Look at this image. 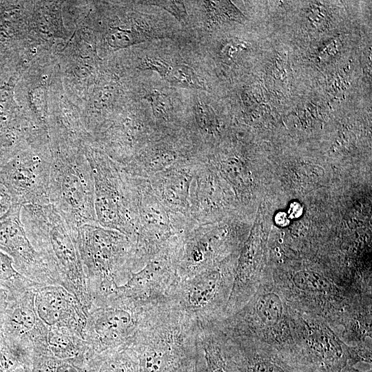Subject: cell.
<instances>
[{"mask_svg": "<svg viewBox=\"0 0 372 372\" xmlns=\"http://www.w3.org/2000/svg\"><path fill=\"white\" fill-rule=\"evenodd\" d=\"M198 340L203 355L206 371L229 372L218 329L214 325L199 328Z\"/></svg>", "mask_w": 372, "mask_h": 372, "instance_id": "obj_23", "label": "cell"}, {"mask_svg": "<svg viewBox=\"0 0 372 372\" xmlns=\"http://www.w3.org/2000/svg\"><path fill=\"white\" fill-rule=\"evenodd\" d=\"M88 353L87 342L76 333L67 328H49L46 353L43 354L59 359L87 362Z\"/></svg>", "mask_w": 372, "mask_h": 372, "instance_id": "obj_21", "label": "cell"}, {"mask_svg": "<svg viewBox=\"0 0 372 372\" xmlns=\"http://www.w3.org/2000/svg\"><path fill=\"white\" fill-rule=\"evenodd\" d=\"M156 305L142 304L117 294L92 308L84 332L89 349L87 360L105 351L130 347Z\"/></svg>", "mask_w": 372, "mask_h": 372, "instance_id": "obj_9", "label": "cell"}, {"mask_svg": "<svg viewBox=\"0 0 372 372\" xmlns=\"http://www.w3.org/2000/svg\"><path fill=\"white\" fill-rule=\"evenodd\" d=\"M21 218L31 242L62 287L89 312L92 301L74 232L51 204L23 205Z\"/></svg>", "mask_w": 372, "mask_h": 372, "instance_id": "obj_4", "label": "cell"}, {"mask_svg": "<svg viewBox=\"0 0 372 372\" xmlns=\"http://www.w3.org/2000/svg\"><path fill=\"white\" fill-rule=\"evenodd\" d=\"M193 320L166 302L154 307L130 346L138 372H185L202 355Z\"/></svg>", "mask_w": 372, "mask_h": 372, "instance_id": "obj_1", "label": "cell"}, {"mask_svg": "<svg viewBox=\"0 0 372 372\" xmlns=\"http://www.w3.org/2000/svg\"><path fill=\"white\" fill-rule=\"evenodd\" d=\"M14 205L10 196L4 186L0 183V217Z\"/></svg>", "mask_w": 372, "mask_h": 372, "instance_id": "obj_32", "label": "cell"}, {"mask_svg": "<svg viewBox=\"0 0 372 372\" xmlns=\"http://www.w3.org/2000/svg\"><path fill=\"white\" fill-rule=\"evenodd\" d=\"M130 176L136 192L138 215L135 272L162 251L180 243L196 225L191 218L165 207L153 192L148 179Z\"/></svg>", "mask_w": 372, "mask_h": 372, "instance_id": "obj_8", "label": "cell"}, {"mask_svg": "<svg viewBox=\"0 0 372 372\" xmlns=\"http://www.w3.org/2000/svg\"><path fill=\"white\" fill-rule=\"evenodd\" d=\"M0 284L8 290V293L41 286L21 275L14 269L11 258L1 251Z\"/></svg>", "mask_w": 372, "mask_h": 372, "instance_id": "obj_26", "label": "cell"}, {"mask_svg": "<svg viewBox=\"0 0 372 372\" xmlns=\"http://www.w3.org/2000/svg\"><path fill=\"white\" fill-rule=\"evenodd\" d=\"M168 81L175 84L195 89H204V83L194 70L186 65L172 66L167 77Z\"/></svg>", "mask_w": 372, "mask_h": 372, "instance_id": "obj_27", "label": "cell"}, {"mask_svg": "<svg viewBox=\"0 0 372 372\" xmlns=\"http://www.w3.org/2000/svg\"><path fill=\"white\" fill-rule=\"evenodd\" d=\"M236 257L229 256L198 273L178 278L167 303L196 323L199 328L215 324L225 317L236 271Z\"/></svg>", "mask_w": 372, "mask_h": 372, "instance_id": "obj_7", "label": "cell"}, {"mask_svg": "<svg viewBox=\"0 0 372 372\" xmlns=\"http://www.w3.org/2000/svg\"><path fill=\"white\" fill-rule=\"evenodd\" d=\"M8 291L0 284V332L3 313L8 303Z\"/></svg>", "mask_w": 372, "mask_h": 372, "instance_id": "obj_33", "label": "cell"}, {"mask_svg": "<svg viewBox=\"0 0 372 372\" xmlns=\"http://www.w3.org/2000/svg\"><path fill=\"white\" fill-rule=\"evenodd\" d=\"M38 287L8 293L0 333L32 353H45L49 328L36 311L34 297Z\"/></svg>", "mask_w": 372, "mask_h": 372, "instance_id": "obj_16", "label": "cell"}, {"mask_svg": "<svg viewBox=\"0 0 372 372\" xmlns=\"http://www.w3.org/2000/svg\"><path fill=\"white\" fill-rule=\"evenodd\" d=\"M214 325L228 335L258 340L294 354L291 307L271 278H264L241 309Z\"/></svg>", "mask_w": 372, "mask_h": 372, "instance_id": "obj_6", "label": "cell"}, {"mask_svg": "<svg viewBox=\"0 0 372 372\" xmlns=\"http://www.w3.org/2000/svg\"><path fill=\"white\" fill-rule=\"evenodd\" d=\"M181 243L167 248L149 260L118 286L117 294L145 304H158L167 301L177 282V258Z\"/></svg>", "mask_w": 372, "mask_h": 372, "instance_id": "obj_14", "label": "cell"}, {"mask_svg": "<svg viewBox=\"0 0 372 372\" xmlns=\"http://www.w3.org/2000/svg\"><path fill=\"white\" fill-rule=\"evenodd\" d=\"M291 314L295 354L303 364L313 372H340L351 365L352 347L324 321L291 307Z\"/></svg>", "mask_w": 372, "mask_h": 372, "instance_id": "obj_11", "label": "cell"}, {"mask_svg": "<svg viewBox=\"0 0 372 372\" xmlns=\"http://www.w3.org/2000/svg\"><path fill=\"white\" fill-rule=\"evenodd\" d=\"M87 372H138V361L130 347L98 353L85 362Z\"/></svg>", "mask_w": 372, "mask_h": 372, "instance_id": "obj_22", "label": "cell"}, {"mask_svg": "<svg viewBox=\"0 0 372 372\" xmlns=\"http://www.w3.org/2000/svg\"><path fill=\"white\" fill-rule=\"evenodd\" d=\"M21 205H12L0 217V251L11 258L14 269L23 276L41 285L62 286L31 242L21 218Z\"/></svg>", "mask_w": 372, "mask_h": 372, "instance_id": "obj_13", "label": "cell"}, {"mask_svg": "<svg viewBox=\"0 0 372 372\" xmlns=\"http://www.w3.org/2000/svg\"><path fill=\"white\" fill-rule=\"evenodd\" d=\"M218 330L229 372H313L288 351L263 341L233 337Z\"/></svg>", "mask_w": 372, "mask_h": 372, "instance_id": "obj_12", "label": "cell"}, {"mask_svg": "<svg viewBox=\"0 0 372 372\" xmlns=\"http://www.w3.org/2000/svg\"><path fill=\"white\" fill-rule=\"evenodd\" d=\"M84 149L93 176L98 224L125 234L134 242L138 215L131 176L90 141L84 142Z\"/></svg>", "mask_w": 372, "mask_h": 372, "instance_id": "obj_5", "label": "cell"}, {"mask_svg": "<svg viewBox=\"0 0 372 372\" xmlns=\"http://www.w3.org/2000/svg\"><path fill=\"white\" fill-rule=\"evenodd\" d=\"M195 121L200 134L211 135L216 131V120L211 109L200 101L196 102L194 108Z\"/></svg>", "mask_w": 372, "mask_h": 372, "instance_id": "obj_29", "label": "cell"}, {"mask_svg": "<svg viewBox=\"0 0 372 372\" xmlns=\"http://www.w3.org/2000/svg\"><path fill=\"white\" fill-rule=\"evenodd\" d=\"M200 162L198 158L180 161L148 178L153 192L165 207L191 219L192 186Z\"/></svg>", "mask_w": 372, "mask_h": 372, "instance_id": "obj_18", "label": "cell"}, {"mask_svg": "<svg viewBox=\"0 0 372 372\" xmlns=\"http://www.w3.org/2000/svg\"><path fill=\"white\" fill-rule=\"evenodd\" d=\"M49 138L50 204L75 234L82 225L98 223L93 176L84 141L56 134H49Z\"/></svg>", "mask_w": 372, "mask_h": 372, "instance_id": "obj_2", "label": "cell"}, {"mask_svg": "<svg viewBox=\"0 0 372 372\" xmlns=\"http://www.w3.org/2000/svg\"><path fill=\"white\" fill-rule=\"evenodd\" d=\"M340 372H371V368H369L366 370H361L355 366L347 365Z\"/></svg>", "mask_w": 372, "mask_h": 372, "instance_id": "obj_37", "label": "cell"}, {"mask_svg": "<svg viewBox=\"0 0 372 372\" xmlns=\"http://www.w3.org/2000/svg\"><path fill=\"white\" fill-rule=\"evenodd\" d=\"M302 213V207L298 202H293L290 205L289 215L290 218H298Z\"/></svg>", "mask_w": 372, "mask_h": 372, "instance_id": "obj_34", "label": "cell"}, {"mask_svg": "<svg viewBox=\"0 0 372 372\" xmlns=\"http://www.w3.org/2000/svg\"><path fill=\"white\" fill-rule=\"evenodd\" d=\"M198 158L189 150L172 142H156L141 149L126 165L121 167L129 175L148 179L178 161Z\"/></svg>", "mask_w": 372, "mask_h": 372, "instance_id": "obj_20", "label": "cell"}, {"mask_svg": "<svg viewBox=\"0 0 372 372\" xmlns=\"http://www.w3.org/2000/svg\"><path fill=\"white\" fill-rule=\"evenodd\" d=\"M139 68L154 70L166 79L172 66L159 58L147 57L143 59Z\"/></svg>", "mask_w": 372, "mask_h": 372, "instance_id": "obj_31", "label": "cell"}, {"mask_svg": "<svg viewBox=\"0 0 372 372\" xmlns=\"http://www.w3.org/2000/svg\"><path fill=\"white\" fill-rule=\"evenodd\" d=\"M147 99L150 101L153 114L158 120L169 123L173 121V107L169 97L159 91L154 90Z\"/></svg>", "mask_w": 372, "mask_h": 372, "instance_id": "obj_28", "label": "cell"}, {"mask_svg": "<svg viewBox=\"0 0 372 372\" xmlns=\"http://www.w3.org/2000/svg\"><path fill=\"white\" fill-rule=\"evenodd\" d=\"M220 207V191L214 168L203 160L192 183L190 216L196 225L216 222Z\"/></svg>", "mask_w": 372, "mask_h": 372, "instance_id": "obj_19", "label": "cell"}, {"mask_svg": "<svg viewBox=\"0 0 372 372\" xmlns=\"http://www.w3.org/2000/svg\"><path fill=\"white\" fill-rule=\"evenodd\" d=\"M185 372H207L203 353L196 364Z\"/></svg>", "mask_w": 372, "mask_h": 372, "instance_id": "obj_35", "label": "cell"}, {"mask_svg": "<svg viewBox=\"0 0 372 372\" xmlns=\"http://www.w3.org/2000/svg\"><path fill=\"white\" fill-rule=\"evenodd\" d=\"M149 2H151L152 5L163 8L180 22H185L187 18L186 8L182 1H154Z\"/></svg>", "mask_w": 372, "mask_h": 372, "instance_id": "obj_30", "label": "cell"}, {"mask_svg": "<svg viewBox=\"0 0 372 372\" xmlns=\"http://www.w3.org/2000/svg\"><path fill=\"white\" fill-rule=\"evenodd\" d=\"M235 249L227 231L216 222L195 225L185 234L180 245L176 262L178 278L192 276L221 262Z\"/></svg>", "mask_w": 372, "mask_h": 372, "instance_id": "obj_15", "label": "cell"}, {"mask_svg": "<svg viewBox=\"0 0 372 372\" xmlns=\"http://www.w3.org/2000/svg\"><path fill=\"white\" fill-rule=\"evenodd\" d=\"M52 156L49 135L41 136L0 166V183L14 205L50 204Z\"/></svg>", "mask_w": 372, "mask_h": 372, "instance_id": "obj_10", "label": "cell"}, {"mask_svg": "<svg viewBox=\"0 0 372 372\" xmlns=\"http://www.w3.org/2000/svg\"><path fill=\"white\" fill-rule=\"evenodd\" d=\"M289 217L285 212H279L276 215L275 221L277 225L281 227L287 225L289 223Z\"/></svg>", "mask_w": 372, "mask_h": 372, "instance_id": "obj_36", "label": "cell"}, {"mask_svg": "<svg viewBox=\"0 0 372 372\" xmlns=\"http://www.w3.org/2000/svg\"><path fill=\"white\" fill-rule=\"evenodd\" d=\"M0 372H32V351L8 341L1 333Z\"/></svg>", "mask_w": 372, "mask_h": 372, "instance_id": "obj_24", "label": "cell"}, {"mask_svg": "<svg viewBox=\"0 0 372 372\" xmlns=\"http://www.w3.org/2000/svg\"><path fill=\"white\" fill-rule=\"evenodd\" d=\"M85 362L79 360H63L54 356L32 353V372H87Z\"/></svg>", "mask_w": 372, "mask_h": 372, "instance_id": "obj_25", "label": "cell"}, {"mask_svg": "<svg viewBox=\"0 0 372 372\" xmlns=\"http://www.w3.org/2000/svg\"><path fill=\"white\" fill-rule=\"evenodd\" d=\"M38 316L49 328H67L84 339L87 311L72 293L60 285H41L35 292Z\"/></svg>", "mask_w": 372, "mask_h": 372, "instance_id": "obj_17", "label": "cell"}, {"mask_svg": "<svg viewBox=\"0 0 372 372\" xmlns=\"http://www.w3.org/2000/svg\"><path fill=\"white\" fill-rule=\"evenodd\" d=\"M75 238L91 309L99 307L115 296L118 286L134 272L135 243L126 234L98 223L81 226Z\"/></svg>", "mask_w": 372, "mask_h": 372, "instance_id": "obj_3", "label": "cell"}]
</instances>
